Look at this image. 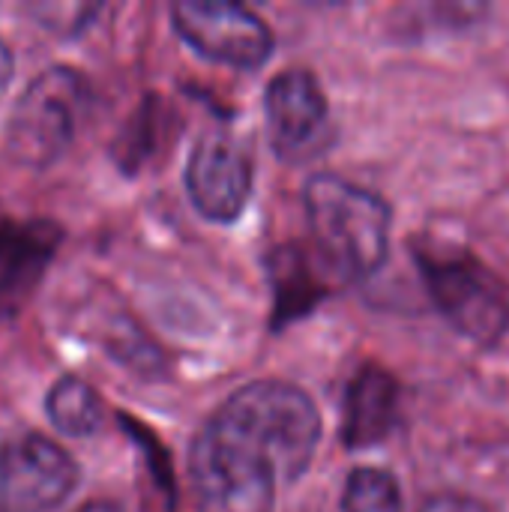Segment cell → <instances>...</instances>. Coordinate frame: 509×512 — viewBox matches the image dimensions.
Here are the masks:
<instances>
[{"instance_id": "4fadbf2b", "label": "cell", "mask_w": 509, "mask_h": 512, "mask_svg": "<svg viewBox=\"0 0 509 512\" xmlns=\"http://www.w3.org/2000/svg\"><path fill=\"white\" fill-rule=\"evenodd\" d=\"M30 12L39 18L42 27L75 33L99 12V6L96 3H45V6H30Z\"/></svg>"}, {"instance_id": "30bf717a", "label": "cell", "mask_w": 509, "mask_h": 512, "mask_svg": "<svg viewBox=\"0 0 509 512\" xmlns=\"http://www.w3.org/2000/svg\"><path fill=\"white\" fill-rule=\"evenodd\" d=\"M399 423V384L396 378L369 363L363 366L345 393L342 441L351 450H366L381 444Z\"/></svg>"}, {"instance_id": "6da1fadb", "label": "cell", "mask_w": 509, "mask_h": 512, "mask_svg": "<svg viewBox=\"0 0 509 512\" xmlns=\"http://www.w3.org/2000/svg\"><path fill=\"white\" fill-rule=\"evenodd\" d=\"M210 423L258 453L279 483H297L321 444V411L315 399L285 381L240 387L219 405Z\"/></svg>"}, {"instance_id": "5bb4252c", "label": "cell", "mask_w": 509, "mask_h": 512, "mask_svg": "<svg viewBox=\"0 0 509 512\" xmlns=\"http://www.w3.org/2000/svg\"><path fill=\"white\" fill-rule=\"evenodd\" d=\"M420 512H492L483 501L471 495H456V492H441L423 501Z\"/></svg>"}, {"instance_id": "8992f818", "label": "cell", "mask_w": 509, "mask_h": 512, "mask_svg": "<svg viewBox=\"0 0 509 512\" xmlns=\"http://www.w3.org/2000/svg\"><path fill=\"white\" fill-rule=\"evenodd\" d=\"M171 21L192 51L231 69L264 66L276 45L270 24L231 0H177Z\"/></svg>"}, {"instance_id": "2e32d148", "label": "cell", "mask_w": 509, "mask_h": 512, "mask_svg": "<svg viewBox=\"0 0 509 512\" xmlns=\"http://www.w3.org/2000/svg\"><path fill=\"white\" fill-rule=\"evenodd\" d=\"M78 512H123L117 504H111V501H90V504H84Z\"/></svg>"}, {"instance_id": "8fae6325", "label": "cell", "mask_w": 509, "mask_h": 512, "mask_svg": "<svg viewBox=\"0 0 509 512\" xmlns=\"http://www.w3.org/2000/svg\"><path fill=\"white\" fill-rule=\"evenodd\" d=\"M45 411H48L51 426L57 432H63L66 438H90L102 426V399H99V393L87 381H81L75 375L60 378L48 390Z\"/></svg>"}, {"instance_id": "9c48e42d", "label": "cell", "mask_w": 509, "mask_h": 512, "mask_svg": "<svg viewBox=\"0 0 509 512\" xmlns=\"http://www.w3.org/2000/svg\"><path fill=\"white\" fill-rule=\"evenodd\" d=\"M267 135L282 159H303L324 141L330 105L318 78L306 69H285L264 90Z\"/></svg>"}, {"instance_id": "7c38bea8", "label": "cell", "mask_w": 509, "mask_h": 512, "mask_svg": "<svg viewBox=\"0 0 509 512\" xmlns=\"http://www.w3.org/2000/svg\"><path fill=\"white\" fill-rule=\"evenodd\" d=\"M342 512H405L396 477L384 468H354L342 489Z\"/></svg>"}, {"instance_id": "52a82bcc", "label": "cell", "mask_w": 509, "mask_h": 512, "mask_svg": "<svg viewBox=\"0 0 509 512\" xmlns=\"http://www.w3.org/2000/svg\"><path fill=\"white\" fill-rule=\"evenodd\" d=\"M78 486V465L51 438L24 432L0 447V512H54Z\"/></svg>"}, {"instance_id": "7a4b0ae2", "label": "cell", "mask_w": 509, "mask_h": 512, "mask_svg": "<svg viewBox=\"0 0 509 512\" xmlns=\"http://www.w3.org/2000/svg\"><path fill=\"white\" fill-rule=\"evenodd\" d=\"M303 204L324 264L342 279H369L384 267L393 213L381 195L339 174H315L306 183Z\"/></svg>"}, {"instance_id": "277c9868", "label": "cell", "mask_w": 509, "mask_h": 512, "mask_svg": "<svg viewBox=\"0 0 509 512\" xmlns=\"http://www.w3.org/2000/svg\"><path fill=\"white\" fill-rule=\"evenodd\" d=\"M273 468L207 420L189 447V489L198 512H273Z\"/></svg>"}, {"instance_id": "ba28073f", "label": "cell", "mask_w": 509, "mask_h": 512, "mask_svg": "<svg viewBox=\"0 0 509 512\" xmlns=\"http://www.w3.org/2000/svg\"><path fill=\"white\" fill-rule=\"evenodd\" d=\"M186 192L207 222H237L252 195V159L246 147L231 132H204L186 162Z\"/></svg>"}, {"instance_id": "3957f363", "label": "cell", "mask_w": 509, "mask_h": 512, "mask_svg": "<svg viewBox=\"0 0 509 512\" xmlns=\"http://www.w3.org/2000/svg\"><path fill=\"white\" fill-rule=\"evenodd\" d=\"M93 105L90 81L72 66L39 72L18 96L3 135L6 156L18 168H48L75 141Z\"/></svg>"}, {"instance_id": "5b68a950", "label": "cell", "mask_w": 509, "mask_h": 512, "mask_svg": "<svg viewBox=\"0 0 509 512\" xmlns=\"http://www.w3.org/2000/svg\"><path fill=\"white\" fill-rule=\"evenodd\" d=\"M441 315L468 339L495 345L509 327V297L498 279L471 258L417 255Z\"/></svg>"}, {"instance_id": "9a60e30c", "label": "cell", "mask_w": 509, "mask_h": 512, "mask_svg": "<svg viewBox=\"0 0 509 512\" xmlns=\"http://www.w3.org/2000/svg\"><path fill=\"white\" fill-rule=\"evenodd\" d=\"M12 72H15V54H12V48L0 39V93L9 87Z\"/></svg>"}]
</instances>
